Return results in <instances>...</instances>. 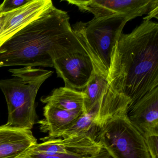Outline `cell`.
Here are the masks:
<instances>
[{"label":"cell","instance_id":"obj_10","mask_svg":"<svg viewBox=\"0 0 158 158\" xmlns=\"http://www.w3.org/2000/svg\"><path fill=\"white\" fill-rule=\"evenodd\" d=\"M36 143L31 130L0 126V158L18 157Z\"/></svg>","mask_w":158,"mask_h":158},{"label":"cell","instance_id":"obj_21","mask_svg":"<svg viewBox=\"0 0 158 158\" xmlns=\"http://www.w3.org/2000/svg\"><path fill=\"white\" fill-rule=\"evenodd\" d=\"M20 158V157H13V158Z\"/></svg>","mask_w":158,"mask_h":158},{"label":"cell","instance_id":"obj_1","mask_svg":"<svg viewBox=\"0 0 158 158\" xmlns=\"http://www.w3.org/2000/svg\"><path fill=\"white\" fill-rule=\"evenodd\" d=\"M107 79L109 89L129 101V108L158 87L157 23L144 20L131 33L121 34Z\"/></svg>","mask_w":158,"mask_h":158},{"label":"cell","instance_id":"obj_15","mask_svg":"<svg viewBox=\"0 0 158 158\" xmlns=\"http://www.w3.org/2000/svg\"><path fill=\"white\" fill-rule=\"evenodd\" d=\"M30 0H5L0 4V14L13 11L29 2Z\"/></svg>","mask_w":158,"mask_h":158},{"label":"cell","instance_id":"obj_14","mask_svg":"<svg viewBox=\"0 0 158 158\" xmlns=\"http://www.w3.org/2000/svg\"><path fill=\"white\" fill-rule=\"evenodd\" d=\"M99 129L96 123V115L93 113L80 116L73 124L64 130L59 138H64L89 133L98 134Z\"/></svg>","mask_w":158,"mask_h":158},{"label":"cell","instance_id":"obj_9","mask_svg":"<svg viewBox=\"0 0 158 158\" xmlns=\"http://www.w3.org/2000/svg\"><path fill=\"white\" fill-rule=\"evenodd\" d=\"M53 5L51 0H30L22 7L5 13L4 23L0 31V46Z\"/></svg>","mask_w":158,"mask_h":158},{"label":"cell","instance_id":"obj_18","mask_svg":"<svg viewBox=\"0 0 158 158\" xmlns=\"http://www.w3.org/2000/svg\"><path fill=\"white\" fill-rule=\"evenodd\" d=\"M86 158H113L105 150L102 149L97 154L88 156Z\"/></svg>","mask_w":158,"mask_h":158},{"label":"cell","instance_id":"obj_7","mask_svg":"<svg viewBox=\"0 0 158 158\" xmlns=\"http://www.w3.org/2000/svg\"><path fill=\"white\" fill-rule=\"evenodd\" d=\"M58 77L64 87L82 91L96 72L93 64L84 50L76 51L52 60Z\"/></svg>","mask_w":158,"mask_h":158},{"label":"cell","instance_id":"obj_19","mask_svg":"<svg viewBox=\"0 0 158 158\" xmlns=\"http://www.w3.org/2000/svg\"><path fill=\"white\" fill-rule=\"evenodd\" d=\"M158 8H156V9H154L152 11L149 13L148 14V15L146 17H144V20H148L150 21L151 19L152 18H156L158 19Z\"/></svg>","mask_w":158,"mask_h":158},{"label":"cell","instance_id":"obj_17","mask_svg":"<svg viewBox=\"0 0 158 158\" xmlns=\"http://www.w3.org/2000/svg\"><path fill=\"white\" fill-rule=\"evenodd\" d=\"M144 137L151 158H158V135H148Z\"/></svg>","mask_w":158,"mask_h":158},{"label":"cell","instance_id":"obj_8","mask_svg":"<svg viewBox=\"0 0 158 158\" xmlns=\"http://www.w3.org/2000/svg\"><path fill=\"white\" fill-rule=\"evenodd\" d=\"M127 116L143 136L158 135V87L132 105Z\"/></svg>","mask_w":158,"mask_h":158},{"label":"cell","instance_id":"obj_6","mask_svg":"<svg viewBox=\"0 0 158 158\" xmlns=\"http://www.w3.org/2000/svg\"><path fill=\"white\" fill-rule=\"evenodd\" d=\"M82 12L94 15L95 18L113 15L128 16L131 19L148 14L158 8V0H68Z\"/></svg>","mask_w":158,"mask_h":158},{"label":"cell","instance_id":"obj_5","mask_svg":"<svg viewBox=\"0 0 158 158\" xmlns=\"http://www.w3.org/2000/svg\"><path fill=\"white\" fill-rule=\"evenodd\" d=\"M96 139L113 158H151L144 136L127 113L107 121L99 129Z\"/></svg>","mask_w":158,"mask_h":158},{"label":"cell","instance_id":"obj_2","mask_svg":"<svg viewBox=\"0 0 158 158\" xmlns=\"http://www.w3.org/2000/svg\"><path fill=\"white\" fill-rule=\"evenodd\" d=\"M69 20L66 12L49 8L0 46V67H53L54 59L84 50Z\"/></svg>","mask_w":158,"mask_h":158},{"label":"cell","instance_id":"obj_12","mask_svg":"<svg viewBox=\"0 0 158 158\" xmlns=\"http://www.w3.org/2000/svg\"><path fill=\"white\" fill-rule=\"evenodd\" d=\"M40 101L43 103L62 110L85 114L84 95L82 91L65 87L58 88L53 89L48 96L42 97Z\"/></svg>","mask_w":158,"mask_h":158},{"label":"cell","instance_id":"obj_4","mask_svg":"<svg viewBox=\"0 0 158 158\" xmlns=\"http://www.w3.org/2000/svg\"><path fill=\"white\" fill-rule=\"evenodd\" d=\"M132 19L125 15L95 18L74 25V33L90 58L95 72L107 78L113 49L126 24Z\"/></svg>","mask_w":158,"mask_h":158},{"label":"cell","instance_id":"obj_13","mask_svg":"<svg viewBox=\"0 0 158 158\" xmlns=\"http://www.w3.org/2000/svg\"><path fill=\"white\" fill-rule=\"evenodd\" d=\"M108 85L107 78L95 73L82 92L86 113L94 114Z\"/></svg>","mask_w":158,"mask_h":158},{"label":"cell","instance_id":"obj_16","mask_svg":"<svg viewBox=\"0 0 158 158\" xmlns=\"http://www.w3.org/2000/svg\"><path fill=\"white\" fill-rule=\"evenodd\" d=\"M22 158H86L88 156L70 154H47L40 153H24L18 156Z\"/></svg>","mask_w":158,"mask_h":158},{"label":"cell","instance_id":"obj_20","mask_svg":"<svg viewBox=\"0 0 158 158\" xmlns=\"http://www.w3.org/2000/svg\"><path fill=\"white\" fill-rule=\"evenodd\" d=\"M5 14H0V31L1 30L2 26H3L4 19H5Z\"/></svg>","mask_w":158,"mask_h":158},{"label":"cell","instance_id":"obj_11","mask_svg":"<svg viewBox=\"0 0 158 158\" xmlns=\"http://www.w3.org/2000/svg\"><path fill=\"white\" fill-rule=\"evenodd\" d=\"M84 114L69 111L47 104L43 108L45 118L38 122L42 132L48 133V136L40 139L47 140L59 138L60 135L73 124L80 116Z\"/></svg>","mask_w":158,"mask_h":158},{"label":"cell","instance_id":"obj_3","mask_svg":"<svg viewBox=\"0 0 158 158\" xmlns=\"http://www.w3.org/2000/svg\"><path fill=\"white\" fill-rule=\"evenodd\" d=\"M13 78L0 80L8 109L9 127L31 130L37 118L35 100L40 88L53 72L27 66L11 69Z\"/></svg>","mask_w":158,"mask_h":158}]
</instances>
